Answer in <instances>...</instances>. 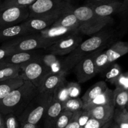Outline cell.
Returning <instances> with one entry per match:
<instances>
[{
	"label": "cell",
	"mask_w": 128,
	"mask_h": 128,
	"mask_svg": "<svg viewBox=\"0 0 128 128\" xmlns=\"http://www.w3.org/2000/svg\"><path fill=\"white\" fill-rule=\"evenodd\" d=\"M36 0H2L1 8L9 6L29 7Z\"/></svg>",
	"instance_id": "4dcf8cb0"
},
{
	"label": "cell",
	"mask_w": 128,
	"mask_h": 128,
	"mask_svg": "<svg viewBox=\"0 0 128 128\" xmlns=\"http://www.w3.org/2000/svg\"><path fill=\"white\" fill-rule=\"evenodd\" d=\"M30 16L28 7L9 6L0 10V30L22 23Z\"/></svg>",
	"instance_id": "9c48e42d"
},
{
	"label": "cell",
	"mask_w": 128,
	"mask_h": 128,
	"mask_svg": "<svg viewBox=\"0 0 128 128\" xmlns=\"http://www.w3.org/2000/svg\"><path fill=\"white\" fill-rule=\"evenodd\" d=\"M20 128H38V126L30 123H22L20 124Z\"/></svg>",
	"instance_id": "b9f144b4"
},
{
	"label": "cell",
	"mask_w": 128,
	"mask_h": 128,
	"mask_svg": "<svg viewBox=\"0 0 128 128\" xmlns=\"http://www.w3.org/2000/svg\"><path fill=\"white\" fill-rule=\"evenodd\" d=\"M79 33L80 34L78 29L67 28L61 26H50L48 28L39 32L42 38L50 41L52 44L66 36Z\"/></svg>",
	"instance_id": "5bb4252c"
},
{
	"label": "cell",
	"mask_w": 128,
	"mask_h": 128,
	"mask_svg": "<svg viewBox=\"0 0 128 128\" xmlns=\"http://www.w3.org/2000/svg\"><path fill=\"white\" fill-rule=\"evenodd\" d=\"M5 128H20V122L17 116L13 113L4 116Z\"/></svg>",
	"instance_id": "e575fe53"
},
{
	"label": "cell",
	"mask_w": 128,
	"mask_h": 128,
	"mask_svg": "<svg viewBox=\"0 0 128 128\" xmlns=\"http://www.w3.org/2000/svg\"><path fill=\"white\" fill-rule=\"evenodd\" d=\"M112 121H113V120H111V121H109L108 122H107V123L105 124L103 126H102L101 128H110V126H111V124H112Z\"/></svg>",
	"instance_id": "ee69618b"
},
{
	"label": "cell",
	"mask_w": 128,
	"mask_h": 128,
	"mask_svg": "<svg viewBox=\"0 0 128 128\" xmlns=\"http://www.w3.org/2000/svg\"><path fill=\"white\" fill-rule=\"evenodd\" d=\"M71 9L70 11L62 14L54 22V24L52 26H61V27L67 28L78 29L79 30V28H80V22H79L78 20L76 17V16L71 11Z\"/></svg>",
	"instance_id": "7402d4cb"
},
{
	"label": "cell",
	"mask_w": 128,
	"mask_h": 128,
	"mask_svg": "<svg viewBox=\"0 0 128 128\" xmlns=\"http://www.w3.org/2000/svg\"><path fill=\"white\" fill-rule=\"evenodd\" d=\"M58 56L48 52L46 54H40L39 58L50 72H58L61 70L62 61Z\"/></svg>",
	"instance_id": "603a6c76"
},
{
	"label": "cell",
	"mask_w": 128,
	"mask_h": 128,
	"mask_svg": "<svg viewBox=\"0 0 128 128\" xmlns=\"http://www.w3.org/2000/svg\"><path fill=\"white\" fill-rule=\"evenodd\" d=\"M24 81L18 76L16 78L0 82V101L4 98L12 91L21 86Z\"/></svg>",
	"instance_id": "cb8c5ba5"
},
{
	"label": "cell",
	"mask_w": 128,
	"mask_h": 128,
	"mask_svg": "<svg viewBox=\"0 0 128 128\" xmlns=\"http://www.w3.org/2000/svg\"><path fill=\"white\" fill-rule=\"evenodd\" d=\"M62 111V103L52 99L43 118L44 128H55L58 118Z\"/></svg>",
	"instance_id": "e0dca14e"
},
{
	"label": "cell",
	"mask_w": 128,
	"mask_h": 128,
	"mask_svg": "<svg viewBox=\"0 0 128 128\" xmlns=\"http://www.w3.org/2000/svg\"><path fill=\"white\" fill-rule=\"evenodd\" d=\"M67 83L68 81L65 79L55 88L53 91V100L62 103L70 98L68 94Z\"/></svg>",
	"instance_id": "83f0119b"
},
{
	"label": "cell",
	"mask_w": 128,
	"mask_h": 128,
	"mask_svg": "<svg viewBox=\"0 0 128 128\" xmlns=\"http://www.w3.org/2000/svg\"><path fill=\"white\" fill-rule=\"evenodd\" d=\"M100 51L85 56L74 66V71L78 82L80 84L87 82L97 74L94 61L96 54Z\"/></svg>",
	"instance_id": "30bf717a"
},
{
	"label": "cell",
	"mask_w": 128,
	"mask_h": 128,
	"mask_svg": "<svg viewBox=\"0 0 128 128\" xmlns=\"http://www.w3.org/2000/svg\"><path fill=\"white\" fill-rule=\"evenodd\" d=\"M126 109H127V110H128V105H127V106H126Z\"/></svg>",
	"instance_id": "7dc6e473"
},
{
	"label": "cell",
	"mask_w": 128,
	"mask_h": 128,
	"mask_svg": "<svg viewBox=\"0 0 128 128\" xmlns=\"http://www.w3.org/2000/svg\"><path fill=\"white\" fill-rule=\"evenodd\" d=\"M31 34L22 23L0 30V42H8L21 36Z\"/></svg>",
	"instance_id": "ac0fdd59"
},
{
	"label": "cell",
	"mask_w": 128,
	"mask_h": 128,
	"mask_svg": "<svg viewBox=\"0 0 128 128\" xmlns=\"http://www.w3.org/2000/svg\"><path fill=\"white\" fill-rule=\"evenodd\" d=\"M110 128H119L118 126V125L116 124L115 122H114L113 121H112V124H111V126H110Z\"/></svg>",
	"instance_id": "f6af8a7d"
},
{
	"label": "cell",
	"mask_w": 128,
	"mask_h": 128,
	"mask_svg": "<svg viewBox=\"0 0 128 128\" xmlns=\"http://www.w3.org/2000/svg\"><path fill=\"white\" fill-rule=\"evenodd\" d=\"M114 86L128 90V71L121 73L115 82Z\"/></svg>",
	"instance_id": "d590c367"
},
{
	"label": "cell",
	"mask_w": 128,
	"mask_h": 128,
	"mask_svg": "<svg viewBox=\"0 0 128 128\" xmlns=\"http://www.w3.org/2000/svg\"><path fill=\"white\" fill-rule=\"evenodd\" d=\"M100 50L95 58V66L98 73L105 71L116 60L128 53V42L116 41L107 50Z\"/></svg>",
	"instance_id": "5b68a950"
},
{
	"label": "cell",
	"mask_w": 128,
	"mask_h": 128,
	"mask_svg": "<svg viewBox=\"0 0 128 128\" xmlns=\"http://www.w3.org/2000/svg\"><path fill=\"white\" fill-rule=\"evenodd\" d=\"M113 93L115 109L126 108L128 104V90L116 87Z\"/></svg>",
	"instance_id": "d4e9b609"
},
{
	"label": "cell",
	"mask_w": 128,
	"mask_h": 128,
	"mask_svg": "<svg viewBox=\"0 0 128 128\" xmlns=\"http://www.w3.org/2000/svg\"><path fill=\"white\" fill-rule=\"evenodd\" d=\"M12 52H14L11 48H10L6 45L2 44V45L0 46V62L3 61L5 58Z\"/></svg>",
	"instance_id": "ab89813d"
},
{
	"label": "cell",
	"mask_w": 128,
	"mask_h": 128,
	"mask_svg": "<svg viewBox=\"0 0 128 128\" xmlns=\"http://www.w3.org/2000/svg\"><path fill=\"white\" fill-rule=\"evenodd\" d=\"M2 44L8 46L13 52H26L41 49L46 50L52 44V42L37 33L21 36Z\"/></svg>",
	"instance_id": "52a82bcc"
},
{
	"label": "cell",
	"mask_w": 128,
	"mask_h": 128,
	"mask_svg": "<svg viewBox=\"0 0 128 128\" xmlns=\"http://www.w3.org/2000/svg\"><path fill=\"white\" fill-rule=\"evenodd\" d=\"M72 112L62 111L57 119L55 128H65L70 122L72 116Z\"/></svg>",
	"instance_id": "d6a6232c"
},
{
	"label": "cell",
	"mask_w": 128,
	"mask_h": 128,
	"mask_svg": "<svg viewBox=\"0 0 128 128\" xmlns=\"http://www.w3.org/2000/svg\"><path fill=\"white\" fill-rule=\"evenodd\" d=\"M28 8L30 18L64 13L72 6L66 0H36Z\"/></svg>",
	"instance_id": "8992f818"
},
{
	"label": "cell",
	"mask_w": 128,
	"mask_h": 128,
	"mask_svg": "<svg viewBox=\"0 0 128 128\" xmlns=\"http://www.w3.org/2000/svg\"><path fill=\"white\" fill-rule=\"evenodd\" d=\"M39 56L21 65V71L19 76L24 81L31 82L38 89L45 76L50 72L40 60Z\"/></svg>",
	"instance_id": "ba28073f"
},
{
	"label": "cell",
	"mask_w": 128,
	"mask_h": 128,
	"mask_svg": "<svg viewBox=\"0 0 128 128\" xmlns=\"http://www.w3.org/2000/svg\"><path fill=\"white\" fill-rule=\"evenodd\" d=\"M104 105H114L113 90L110 89L109 88L104 92L94 99L90 103L83 105L82 110L90 111L96 106H104Z\"/></svg>",
	"instance_id": "ffe728a7"
},
{
	"label": "cell",
	"mask_w": 128,
	"mask_h": 128,
	"mask_svg": "<svg viewBox=\"0 0 128 128\" xmlns=\"http://www.w3.org/2000/svg\"></svg>",
	"instance_id": "c3c4849f"
},
{
	"label": "cell",
	"mask_w": 128,
	"mask_h": 128,
	"mask_svg": "<svg viewBox=\"0 0 128 128\" xmlns=\"http://www.w3.org/2000/svg\"><path fill=\"white\" fill-rule=\"evenodd\" d=\"M91 118V117L90 111L82 110V112H81L80 118H79V122H80V128H83Z\"/></svg>",
	"instance_id": "f35d334b"
},
{
	"label": "cell",
	"mask_w": 128,
	"mask_h": 128,
	"mask_svg": "<svg viewBox=\"0 0 128 128\" xmlns=\"http://www.w3.org/2000/svg\"><path fill=\"white\" fill-rule=\"evenodd\" d=\"M40 52L36 51H26V52H14L5 58L0 62V67L8 66H21L28 61L38 57Z\"/></svg>",
	"instance_id": "4fadbf2b"
},
{
	"label": "cell",
	"mask_w": 128,
	"mask_h": 128,
	"mask_svg": "<svg viewBox=\"0 0 128 128\" xmlns=\"http://www.w3.org/2000/svg\"><path fill=\"white\" fill-rule=\"evenodd\" d=\"M122 1H116L90 5L97 16L100 17H111L112 15L115 14H120L122 6Z\"/></svg>",
	"instance_id": "2e32d148"
},
{
	"label": "cell",
	"mask_w": 128,
	"mask_h": 128,
	"mask_svg": "<svg viewBox=\"0 0 128 128\" xmlns=\"http://www.w3.org/2000/svg\"><path fill=\"white\" fill-rule=\"evenodd\" d=\"M88 3L90 4H98L101 3H104V2H112V1H121L122 0H87Z\"/></svg>",
	"instance_id": "60d3db41"
},
{
	"label": "cell",
	"mask_w": 128,
	"mask_h": 128,
	"mask_svg": "<svg viewBox=\"0 0 128 128\" xmlns=\"http://www.w3.org/2000/svg\"><path fill=\"white\" fill-rule=\"evenodd\" d=\"M1 3H2V1H0V10H1Z\"/></svg>",
	"instance_id": "bcb514c9"
},
{
	"label": "cell",
	"mask_w": 128,
	"mask_h": 128,
	"mask_svg": "<svg viewBox=\"0 0 128 128\" xmlns=\"http://www.w3.org/2000/svg\"><path fill=\"white\" fill-rule=\"evenodd\" d=\"M112 120L119 128H128V110L126 108L115 109Z\"/></svg>",
	"instance_id": "4316f807"
},
{
	"label": "cell",
	"mask_w": 128,
	"mask_h": 128,
	"mask_svg": "<svg viewBox=\"0 0 128 128\" xmlns=\"http://www.w3.org/2000/svg\"><path fill=\"white\" fill-rule=\"evenodd\" d=\"M120 14L122 17V34H124L128 28V0H122Z\"/></svg>",
	"instance_id": "1f68e13d"
},
{
	"label": "cell",
	"mask_w": 128,
	"mask_h": 128,
	"mask_svg": "<svg viewBox=\"0 0 128 128\" xmlns=\"http://www.w3.org/2000/svg\"><path fill=\"white\" fill-rule=\"evenodd\" d=\"M62 14L30 18L22 22V24L31 34H37L52 26Z\"/></svg>",
	"instance_id": "7c38bea8"
},
{
	"label": "cell",
	"mask_w": 128,
	"mask_h": 128,
	"mask_svg": "<svg viewBox=\"0 0 128 128\" xmlns=\"http://www.w3.org/2000/svg\"><path fill=\"white\" fill-rule=\"evenodd\" d=\"M81 112H82V110L73 112L70 122L65 128H80L79 118H80Z\"/></svg>",
	"instance_id": "8d00e7d4"
},
{
	"label": "cell",
	"mask_w": 128,
	"mask_h": 128,
	"mask_svg": "<svg viewBox=\"0 0 128 128\" xmlns=\"http://www.w3.org/2000/svg\"><path fill=\"white\" fill-rule=\"evenodd\" d=\"M117 32L114 29L105 28L90 38L82 41L78 46L62 61L61 70L68 74L85 56L101 50H104L114 42Z\"/></svg>",
	"instance_id": "6da1fadb"
},
{
	"label": "cell",
	"mask_w": 128,
	"mask_h": 128,
	"mask_svg": "<svg viewBox=\"0 0 128 128\" xmlns=\"http://www.w3.org/2000/svg\"><path fill=\"white\" fill-rule=\"evenodd\" d=\"M0 128H5L4 116L0 112Z\"/></svg>",
	"instance_id": "7bdbcfd3"
},
{
	"label": "cell",
	"mask_w": 128,
	"mask_h": 128,
	"mask_svg": "<svg viewBox=\"0 0 128 128\" xmlns=\"http://www.w3.org/2000/svg\"><path fill=\"white\" fill-rule=\"evenodd\" d=\"M39 92L38 89L30 81H24L21 86L0 101V112L3 116L13 113L18 118Z\"/></svg>",
	"instance_id": "7a4b0ae2"
},
{
	"label": "cell",
	"mask_w": 128,
	"mask_h": 128,
	"mask_svg": "<svg viewBox=\"0 0 128 128\" xmlns=\"http://www.w3.org/2000/svg\"><path fill=\"white\" fill-rule=\"evenodd\" d=\"M20 66H8L0 67V82L16 78L20 76Z\"/></svg>",
	"instance_id": "484cf974"
},
{
	"label": "cell",
	"mask_w": 128,
	"mask_h": 128,
	"mask_svg": "<svg viewBox=\"0 0 128 128\" xmlns=\"http://www.w3.org/2000/svg\"><path fill=\"white\" fill-rule=\"evenodd\" d=\"M52 96L53 92H39L18 118L20 124L30 123L37 125L44 118L52 101Z\"/></svg>",
	"instance_id": "277c9868"
},
{
	"label": "cell",
	"mask_w": 128,
	"mask_h": 128,
	"mask_svg": "<svg viewBox=\"0 0 128 128\" xmlns=\"http://www.w3.org/2000/svg\"><path fill=\"white\" fill-rule=\"evenodd\" d=\"M62 111L75 112L82 110L83 107V102L80 98H69L62 103Z\"/></svg>",
	"instance_id": "f1b7e54d"
},
{
	"label": "cell",
	"mask_w": 128,
	"mask_h": 128,
	"mask_svg": "<svg viewBox=\"0 0 128 128\" xmlns=\"http://www.w3.org/2000/svg\"><path fill=\"white\" fill-rule=\"evenodd\" d=\"M105 124L93 118H91L83 128H101Z\"/></svg>",
	"instance_id": "74e56055"
},
{
	"label": "cell",
	"mask_w": 128,
	"mask_h": 128,
	"mask_svg": "<svg viewBox=\"0 0 128 128\" xmlns=\"http://www.w3.org/2000/svg\"><path fill=\"white\" fill-rule=\"evenodd\" d=\"M108 88V87L104 81H101L96 82L86 91L84 94L81 98L83 105L90 103L97 96L104 92Z\"/></svg>",
	"instance_id": "44dd1931"
},
{
	"label": "cell",
	"mask_w": 128,
	"mask_h": 128,
	"mask_svg": "<svg viewBox=\"0 0 128 128\" xmlns=\"http://www.w3.org/2000/svg\"><path fill=\"white\" fill-rule=\"evenodd\" d=\"M67 90L70 98H78L81 94V88L79 82H68Z\"/></svg>",
	"instance_id": "836d02e7"
},
{
	"label": "cell",
	"mask_w": 128,
	"mask_h": 128,
	"mask_svg": "<svg viewBox=\"0 0 128 128\" xmlns=\"http://www.w3.org/2000/svg\"><path fill=\"white\" fill-rule=\"evenodd\" d=\"M82 41V34L80 33L74 34L59 40L45 50L58 56L70 54Z\"/></svg>",
	"instance_id": "8fae6325"
},
{
	"label": "cell",
	"mask_w": 128,
	"mask_h": 128,
	"mask_svg": "<svg viewBox=\"0 0 128 128\" xmlns=\"http://www.w3.org/2000/svg\"><path fill=\"white\" fill-rule=\"evenodd\" d=\"M106 79L111 84L114 85L119 76L122 73V69L118 63L114 62L106 70Z\"/></svg>",
	"instance_id": "f546056e"
},
{
	"label": "cell",
	"mask_w": 128,
	"mask_h": 128,
	"mask_svg": "<svg viewBox=\"0 0 128 128\" xmlns=\"http://www.w3.org/2000/svg\"><path fill=\"white\" fill-rule=\"evenodd\" d=\"M68 73L62 70L58 72H52L48 74L42 80L38 88L39 92H53L56 87L66 79Z\"/></svg>",
	"instance_id": "9a60e30c"
},
{
	"label": "cell",
	"mask_w": 128,
	"mask_h": 128,
	"mask_svg": "<svg viewBox=\"0 0 128 128\" xmlns=\"http://www.w3.org/2000/svg\"><path fill=\"white\" fill-rule=\"evenodd\" d=\"M71 11L80 22L79 30L81 34L92 36L112 25L114 22L112 17L97 16L89 4L76 8L72 7Z\"/></svg>",
	"instance_id": "3957f363"
},
{
	"label": "cell",
	"mask_w": 128,
	"mask_h": 128,
	"mask_svg": "<svg viewBox=\"0 0 128 128\" xmlns=\"http://www.w3.org/2000/svg\"><path fill=\"white\" fill-rule=\"evenodd\" d=\"M115 108L114 105L96 106L90 110L91 117L106 124L112 120Z\"/></svg>",
	"instance_id": "d6986e66"
}]
</instances>
